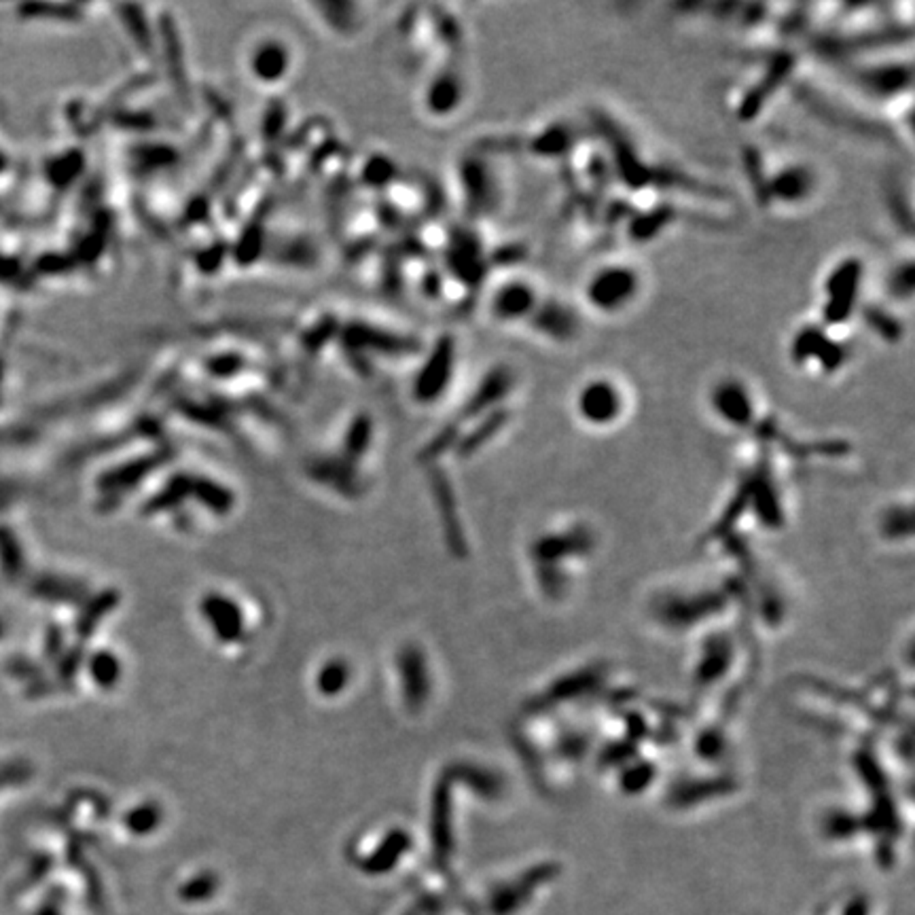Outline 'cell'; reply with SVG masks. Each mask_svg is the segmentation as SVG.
I'll return each instance as SVG.
<instances>
[{
  "mask_svg": "<svg viewBox=\"0 0 915 915\" xmlns=\"http://www.w3.org/2000/svg\"><path fill=\"white\" fill-rule=\"evenodd\" d=\"M826 339L829 338H826L823 329L805 327L796 333V338L793 341V358L796 360V363H805V360L818 358V354H820V350H823Z\"/></svg>",
  "mask_w": 915,
  "mask_h": 915,
  "instance_id": "cell-12",
  "label": "cell"
},
{
  "mask_svg": "<svg viewBox=\"0 0 915 915\" xmlns=\"http://www.w3.org/2000/svg\"><path fill=\"white\" fill-rule=\"evenodd\" d=\"M638 286H640V278L634 269L625 265H612V268L600 269L589 280L587 299L594 308L602 312H617L636 297Z\"/></svg>",
  "mask_w": 915,
  "mask_h": 915,
  "instance_id": "cell-1",
  "label": "cell"
},
{
  "mask_svg": "<svg viewBox=\"0 0 915 915\" xmlns=\"http://www.w3.org/2000/svg\"><path fill=\"white\" fill-rule=\"evenodd\" d=\"M846 915H867V907H863V902H856V905L848 909Z\"/></svg>",
  "mask_w": 915,
  "mask_h": 915,
  "instance_id": "cell-17",
  "label": "cell"
},
{
  "mask_svg": "<svg viewBox=\"0 0 915 915\" xmlns=\"http://www.w3.org/2000/svg\"><path fill=\"white\" fill-rule=\"evenodd\" d=\"M676 210L672 206H657V208L645 212V215L636 216L629 225V235L631 240L636 242H648L653 240L655 235L664 232L665 227L674 221Z\"/></svg>",
  "mask_w": 915,
  "mask_h": 915,
  "instance_id": "cell-11",
  "label": "cell"
},
{
  "mask_svg": "<svg viewBox=\"0 0 915 915\" xmlns=\"http://www.w3.org/2000/svg\"><path fill=\"white\" fill-rule=\"evenodd\" d=\"M865 318H867V322H869V327L875 330V333L882 335V338H885L888 341H901L902 329H901V322L896 321L894 316L885 314V312L879 308H867Z\"/></svg>",
  "mask_w": 915,
  "mask_h": 915,
  "instance_id": "cell-13",
  "label": "cell"
},
{
  "mask_svg": "<svg viewBox=\"0 0 915 915\" xmlns=\"http://www.w3.org/2000/svg\"><path fill=\"white\" fill-rule=\"evenodd\" d=\"M846 358H848L846 348H843L841 344H837V341L826 339L824 346H823V350H820L816 360H818L820 365H823V369L826 371V374H831V371L840 369L841 365L846 363Z\"/></svg>",
  "mask_w": 915,
  "mask_h": 915,
  "instance_id": "cell-15",
  "label": "cell"
},
{
  "mask_svg": "<svg viewBox=\"0 0 915 915\" xmlns=\"http://www.w3.org/2000/svg\"><path fill=\"white\" fill-rule=\"evenodd\" d=\"M854 79L863 90L873 96H899L911 85V68L909 64H882V66H860Z\"/></svg>",
  "mask_w": 915,
  "mask_h": 915,
  "instance_id": "cell-5",
  "label": "cell"
},
{
  "mask_svg": "<svg viewBox=\"0 0 915 915\" xmlns=\"http://www.w3.org/2000/svg\"><path fill=\"white\" fill-rule=\"evenodd\" d=\"M793 66H795L793 53L784 51V53H778V56L773 57L770 66H767L765 79H761L757 83V87H754L751 93H746V96H743V100H742V104H740V119L742 121H751L761 113V109H763V106L767 104V100L776 93L778 87H782V83L788 79L790 73H793Z\"/></svg>",
  "mask_w": 915,
  "mask_h": 915,
  "instance_id": "cell-4",
  "label": "cell"
},
{
  "mask_svg": "<svg viewBox=\"0 0 915 915\" xmlns=\"http://www.w3.org/2000/svg\"><path fill=\"white\" fill-rule=\"evenodd\" d=\"M536 293L528 282H511L500 288V293L494 299L496 314L505 321H519V318L530 316L536 308Z\"/></svg>",
  "mask_w": 915,
  "mask_h": 915,
  "instance_id": "cell-8",
  "label": "cell"
},
{
  "mask_svg": "<svg viewBox=\"0 0 915 915\" xmlns=\"http://www.w3.org/2000/svg\"><path fill=\"white\" fill-rule=\"evenodd\" d=\"M863 278V265L858 259H848L831 271L826 280V304L823 318L826 324H841L854 312L858 286Z\"/></svg>",
  "mask_w": 915,
  "mask_h": 915,
  "instance_id": "cell-2",
  "label": "cell"
},
{
  "mask_svg": "<svg viewBox=\"0 0 915 915\" xmlns=\"http://www.w3.org/2000/svg\"><path fill=\"white\" fill-rule=\"evenodd\" d=\"M532 327L539 333L556 341L572 339L576 333L578 321L575 312L566 308L559 301H547V304L536 305L532 312Z\"/></svg>",
  "mask_w": 915,
  "mask_h": 915,
  "instance_id": "cell-7",
  "label": "cell"
},
{
  "mask_svg": "<svg viewBox=\"0 0 915 915\" xmlns=\"http://www.w3.org/2000/svg\"><path fill=\"white\" fill-rule=\"evenodd\" d=\"M890 288L896 297H911L913 293V265L905 263L901 269L894 271L893 280H890Z\"/></svg>",
  "mask_w": 915,
  "mask_h": 915,
  "instance_id": "cell-16",
  "label": "cell"
},
{
  "mask_svg": "<svg viewBox=\"0 0 915 915\" xmlns=\"http://www.w3.org/2000/svg\"><path fill=\"white\" fill-rule=\"evenodd\" d=\"M712 403L714 409H717L725 420L734 424V427H748V424L752 422L754 418L752 399L740 382L735 380L720 382L712 392Z\"/></svg>",
  "mask_w": 915,
  "mask_h": 915,
  "instance_id": "cell-6",
  "label": "cell"
},
{
  "mask_svg": "<svg viewBox=\"0 0 915 915\" xmlns=\"http://www.w3.org/2000/svg\"><path fill=\"white\" fill-rule=\"evenodd\" d=\"M814 174L803 165H790L784 168L770 180V198H778L782 202H801L812 193Z\"/></svg>",
  "mask_w": 915,
  "mask_h": 915,
  "instance_id": "cell-9",
  "label": "cell"
},
{
  "mask_svg": "<svg viewBox=\"0 0 915 915\" xmlns=\"http://www.w3.org/2000/svg\"><path fill=\"white\" fill-rule=\"evenodd\" d=\"M576 143L575 129L566 123H556L547 128L530 143V151L539 157H562L568 153Z\"/></svg>",
  "mask_w": 915,
  "mask_h": 915,
  "instance_id": "cell-10",
  "label": "cell"
},
{
  "mask_svg": "<svg viewBox=\"0 0 915 915\" xmlns=\"http://www.w3.org/2000/svg\"><path fill=\"white\" fill-rule=\"evenodd\" d=\"M578 411L587 422L604 427L615 422L623 411V399L617 386L608 380L589 382L583 392L578 394Z\"/></svg>",
  "mask_w": 915,
  "mask_h": 915,
  "instance_id": "cell-3",
  "label": "cell"
},
{
  "mask_svg": "<svg viewBox=\"0 0 915 915\" xmlns=\"http://www.w3.org/2000/svg\"><path fill=\"white\" fill-rule=\"evenodd\" d=\"M743 153H746V155H743V157H746V168H748V172H751V180H752V185H754V191H757L759 199H761V202H763L761 206H770V202H771V198H770V180H767L765 174H763V163H761L759 151L757 149H746Z\"/></svg>",
  "mask_w": 915,
  "mask_h": 915,
  "instance_id": "cell-14",
  "label": "cell"
}]
</instances>
